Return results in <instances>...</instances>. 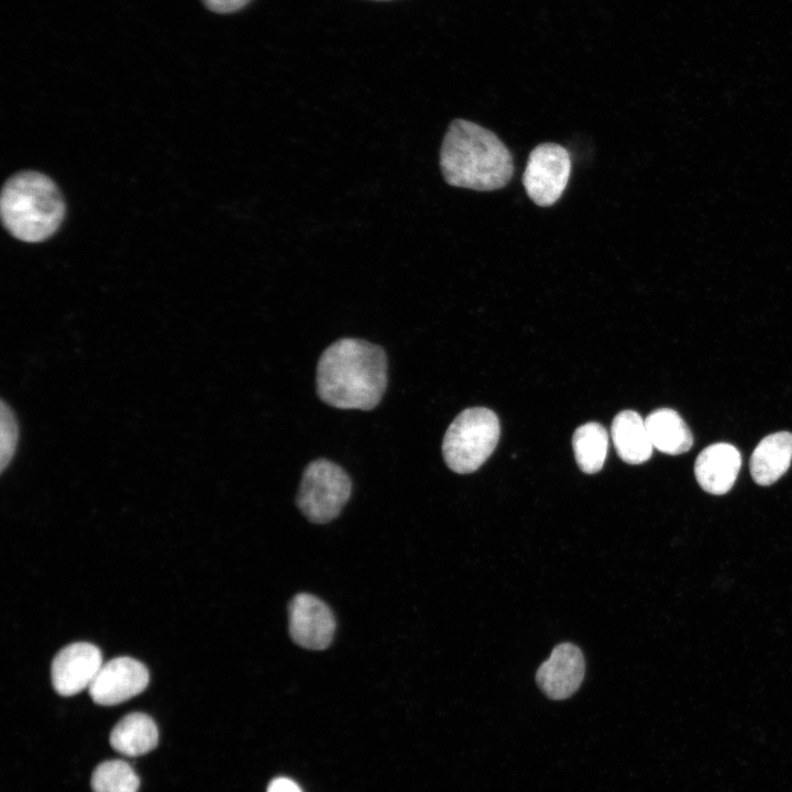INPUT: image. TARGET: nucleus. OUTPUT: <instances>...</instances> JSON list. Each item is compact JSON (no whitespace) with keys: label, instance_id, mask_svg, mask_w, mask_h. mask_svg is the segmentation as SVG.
<instances>
[{"label":"nucleus","instance_id":"obj_16","mask_svg":"<svg viewBox=\"0 0 792 792\" xmlns=\"http://www.w3.org/2000/svg\"><path fill=\"white\" fill-rule=\"evenodd\" d=\"M572 446L580 470L594 474L602 470L607 451L608 433L598 422H586L573 433Z\"/></svg>","mask_w":792,"mask_h":792},{"label":"nucleus","instance_id":"obj_5","mask_svg":"<svg viewBox=\"0 0 792 792\" xmlns=\"http://www.w3.org/2000/svg\"><path fill=\"white\" fill-rule=\"evenodd\" d=\"M351 493L348 473L330 460L317 459L304 470L296 503L308 520L326 524L339 516Z\"/></svg>","mask_w":792,"mask_h":792},{"label":"nucleus","instance_id":"obj_9","mask_svg":"<svg viewBox=\"0 0 792 792\" xmlns=\"http://www.w3.org/2000/svg\"><path fill=\"white\" fill-rule=\"evenodd\" d=\"M102 664V654L97 646L89 642L70 644L53 659V688L63 696L75 695L90 686Z\"/></svg>","mask_w":792,"mask_h":792},{"label":"nucleus","instance_id":"obj_3","mask_svg":"<svg viewBox=\"0 0 792 792\" xmlns=\"http://www.w3.org/2000/svg\"><path fill=\"white\" fill-rule=\"evenodd\" d=\"M0 212L8 232L18 240L36 243L52 237L65 216V204L56 184L38 172L10 177L1 191Z\"/></svg>","mask_w":792,"mask_h":792},{"label":"nucleus","instance_id":"obj_10","mask_svg":"<svg viewBox=\"0 0 792 792\" xmlns=\"http://www.w3.org/2000/svg\"><path fill=\"white\" fill-rule=\"evenodd\" d=\"M585 672L582 651L575 645H558L539 667L536 680L541 691L552 700H564L580 688Z\"/></svg>","mask_w":792,"mask_h":792},{"label":"nucleus","instance_id":"obj_19","mask_svg":"<svg viewBox=\"0 0 792 792\" xmlns=\"http://www.w3.org/2000/svg\"><path fill=\"white\" fill-rule=\"evenodd\" d=\"M250 1L251 0H202L209 10L217 13L235 12L246 6Z\"/></svg>","mask_w":792,"mask_h":792},{"label":"nucleus","instance_id":"obj_20","mask_svg":"<svg viewBox=\"0 0 792 792\" xmlns=\"http://www.w3.org/2000/svg\"><path fill=\"white\" fill-rule=\"evenodd\" d=\"M267 792H302L296 782L288 778H276L267 788Z\"/></svg>","mask_w":792,"mask_h":792},{"label":"nucleus","instance_id":"obj_14","mask_svg":"<svg viewBox=\"0 0 792 792\" xmlns=\"http://www.w3.org/2000/svg\"><path fill=\"white\" fill-rule=\"evenodd\" d=\"M158 741V729L147 714L134 712L121 718L110 734L111 747L125 756L138 757L153 750Z\"/></svg>","mask_w":792,"mask_h":792},{"label":"nucleus","instance_id":"obj_12","mask_svg":"<svg viewBox=\"0 0 792 792\" xmlns=\"http://www.w3.org/2000/svg\"><path fill=\"white\" fill-rule=\"evenodd\" d=\"M791 462L792 433H771L758 443L751 454V476L759 485L773 484L788 471Z\"/></svg>","mask_w":792,"mask_h":792},{"label":"nucleus","instance_id":"obj_18","mask_svg":"<svg viewBox=\"0 0 792 792\" xmlns=\"http://www.w3.org/2000/svg\"><path fill=\"white\" fill-rule=\"evenodd\" d=\"M19 441V426L11 407L1 402L0 405V468L3 472L12 461Z\"/></svg>","mask_w":792,"mask_h":792},{"label":"nucleus","instance_id":"obj_7","mask_svg":"<svg viewBox=\"0 0 792 792\" xmlns=\"http://www.w3.org/2000/svg\"><path fill=\"white\" fill-rule=\"evenodd\" d=\"M289 636L295 644L309 650H323L331 644L336 618L330 607L309 593L295 595L288 605Z\"/></svg>","mask_w":792,"mask_h":792},{"label":"nucleus","instance_id":"obj_17","mask_svg":"<svg viewBox=\"0 0 792 792\" xmlns=\"http://www.w3.org/2000/svg\"><path fill=\"white\" fill-rule=\"evenodd\" d=\"M90 784L94 792H138L140 780L128 762L108 760L96 767Z\"/></svg>","mask_w":792,"mask_h":792},{"label":"nucleus","instance_id":"obj_2","mask_svg":"<svg viewBox=\"0 0 792 792\" xmlns=\"http://www.w3.org/2000/svg\"><path fill=\"white\" fill-rule=\"evenodd\" d=\"M440 168L450 186L479 191L504 188L514 175L512 154L499 138L463 119L453 120L448 128Z\"/></svg>","mask_w":792,"mask_h":792},{"label":"nucleus","instance_id":"obj_11","mask_svg":"<svg viewBox=\"0 0 792 792\" xmlns=\"http://www.w3.org/2000/svg\"><path fill=\"white\" fill-rule=\"evenodd\" d=\"M740 466L739 451L733 444L718 442L708 446L697 455L694 473L704 491L722 495L735 484Z\"/></svg>","mask_w":792,"mask_h":792},{"label":"nucleus","instance_id":"obj_1","mask_svg":"<svg viewBox=\"0 0 792 792\" xmlns=\"http://www.w3.org/2000/svg\"><path fill=\"white\" fill-rule=\"evenodd\" d=\"M387 382L384 349L362 339L334 341L317 364V394L334 408L371 410L382 400Z\"/></svg>","mask_w":792,"mask_h":792},{"label":"nucleus","instance_id":"obj_13","mask_svg":"<svg viewBox=\"0 0 792 792\" xmlns=\"http://www.w3.org/2000/svg\"><path fill=\"white\" fill-rule=\"evenodd\" d=\"M612 439L619 458L628 464L648 461L653 451L645 420L634 410L618 413L612 422Z\"/></svg>","mask_w":792,"mask_h":792},{"label":"nucleus","instance_id":"obj_8","mask_svg":"<svg viewBox=\"0 0 792 792\" xmlns=\"http://www.w3.org/2000/svg\"><path fill=\"white\" fill-rule=\"evenodd\" d=\"M148 679L143 663L130 657H118L101 666L88 691L95 703L117 705L143 692Z\"/></svg>","mask_w":792,"mask_h":792},{"label":"nucleus","instance_id":"obj_4","mask_svg":"<svg viewBox=\"0 0 792 792\" xmlns=\"http://www.w3.org/2000/svg\"><path fill=\"white\" fill-rule=\"evenodd\" d=\"M499 435V420L494 411L484 407L464 409L443 437L446 464L459 474L476 471L493 453Z\"/></svg>","mask_w":792,"mask_h":792},{"label":"nucleus","instance_id":"obj_15","mask_svg":"<svg viewBox=\"0 0 792 792\" xmlns=\"http://www.w3.org/2000/svg\"><path fill=\"white\" fill-rule=\"evenodd\" d=\"M653 448L676 455L689 451L693 444V436L673 409L660 408L645 419Z\"/></svg>","mask_w":792,"mask_h":792},{"label":"nucleus","instance_id":"obj_6","mask_svg":"<svg viewBox=\"0 0 792 792\" xmlns=\"http://www.w3.org/2000/svg\"><path fill=\"white\" fill-rule=\"evenodd\" d=\"M571 174V157L557 143H541L529 154L522 185L528 197L540 207L552 206L562 196Z\"/></svg>","mask_w":792,"mask_h":792}]
</instances>
